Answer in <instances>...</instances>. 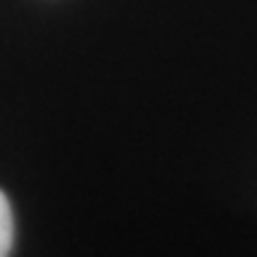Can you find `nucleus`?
<instances>
[{
	"instance_id": "f257e3e1",
	"label": "nucleus",
	"mask_w": 257,
	"mask_h": 257,
	"mask_svg": "<svg viewBox=\"0 0 257 257\" xmlns=\"http://www.w3.org/2000/svg\"><path fill=\"white\" fill-rule=\"evenodd\" d=\"M12 240H15V217L8 195L0 191V257H10Z\"/></svg>"
}]
</instances>
